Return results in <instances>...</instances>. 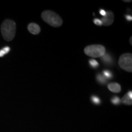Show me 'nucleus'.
<instances>
[{"mask_svg":"<svg viewBox=\"0 0 132 132\" xmlns=\"http://www.w3.org/2000/svg\"><path fill=\"white\" fill-rule=\"evenodd\" d=\"M114 20V16L113 13L111 11H108L106 12V14L105 16L102 18L101 21L102 24L105 26H110L113 24Z\"/></svg>","mask_w":132,"mask_h":132,"instance_id":"obj_5","label":"nucleus"},{"mask_svg":"<svg viewBox=\"0 0 132 132\" xmlns=\"http://www.w3.org/2000/svg\"><path fill=\"white\" fill-rule=\"evenodd\" d=\"M131 39H132V37H130V44H131V45H132V42H131Z\"/></svg>","mask_w":132,"mask_h":132,"instance_id":"obj_20","label":"nucleus"},{"mask_svg":"<svg viewBox=\"0 0 132 132\" xmlns=\"http://www.w3.org/2000/svg\"><path fill=\"white\" fill-rule=\"evenodd\" d=\"M127 94L128 95V97H129L131 99H132V92L131 91V90H130V91H128L127 92Z\"/></svg>","mask_w":132,"mask_h":132,"instance_id":"obj_19","label":"nucleus"},{"mask_svg":"<svg viewBox=\"0 0 132 132\" xmlns=\"http://www.w3.org/2000/svg\"><path fill=\"white\" fill-rule=\"evenodd\" d=\"M99 13H100V15H102L103 16H105L106 14V12L103 9H100V11H99Z\"/></svg>","mask_w":132,"mask_h":132,"instance_id":"obj_17","label":"nucleus"},{"mask_svg":"<svg viewBox=\"0 0 132 132\" xmlns=\"http://www.w3.org/2000/svg\"><path fill=\"white\" fill-rule=\"evenodd\" d=\"M108 89L114 93H119L121 91V86L117 82H111L108 85Z\"/></svg>","mask_w":132,"mask_h":132,"instance_id":"obj_7","label":"nucleus"},{"mask_svg":"<svg viewBox=\"0 0 132 132\" xmlns=\"http://www.w3.org/2000/svg\"><path fill=\"white\" fill-rule=\"evenodd\" d=\"M103 75L105 76V77L106 78H108V79H110L112 78V73L109 70H104L103 72Z\"/></svg>","mask_w":132,"mask_h":132,"instance_id":"obj_15","label":"nucleus"},{"mask_svg":"<svg viewBox=\"0 0 132 132\" xmlns=\"http://www.w3.org/2000/svg\"><path fill=\"white\" fill-rule=\"evenodd\" d=\"M124 1V2H131V0H128V1Z\"/></svg>","mask_w":132,"mask_h":132,"instance_id":"obj_21","label":"nucleus"},{"mask_svg":"<svg viewBox=\"0 0 132 132\" xmlns=\"http://www.w3.org/2000/svg\"><path fill=\"white\" fill-rule=\"evenodd\" d=\"M11 48L9 47H5L0 50V57H3L5 54H7L10 52Z\"/></svg>","mask_w":132,"mask_h":132,"instance_id":"obj_11","label":"nucleus"},{"mask_svg":"<svg viewBox=\"0 0 132 132\" xmlns=\"http://www.w3.org/2000/svg\"><path fill=\"white\" fill-rule=\"evenodd\" d=\"M91 100L93 103L96 104V105H99V104L101 103L100 99L98 97L96 96V95H92L91 97Z\"/></svg>","mask_w":132,"mask_h":132,"instance_id":"obj_13","label":"nucleus"},{"mask_svg":"<svg viewBox=\"0 0 132 132\" xmlns=\"http://www.w3.org/2000/svg\"><path fill=\"white\" fill-rule=\"evenodd\" d=\"M42 19L47 23L53 27H59L62 24V20L56 13L52 11H45L41 15Z\"/></svg>","mask_w":132,"mask_h":132,"instance_id":"obj_2","label":"nucleus"},{"mask_svg":"<svg viewBox=\"0 0 132 132\" xmlns=\"http://www.w3.org/2000/svg\"><path fill=\"white\" fill-rule=\"evenodd\" d=\"M125 19L127 20L128 21H131L132 20V16L130 15H125Z\"/></svg>","mask_w":132,"mask_h":132,"instance_id":"obj_18","label":"nucleus"},{"mask_svg":"<svg viewBox=\"0 0 132 132\" xmlns=\"http://www.w3.org/2000/svg\"><path fill=\"white\" fill-rule=\"evenodd\" d=\"M1 34L4 40L11 41L14 39L16 33V24L11 20H5L1 26Z\"/></svg>","mask_w":132,"mask_h":132,"instance_id":"obj_1","label":"nucleus"},{"mask_svg":"<svg viewBox=\"0 0 132 132\" xmlns=\"http://www.w3.org/2000/svg\"><path fill=\"white\" fill-rule=\"evenodd\" d=\"M97 80L100 82V84H102V85H104V84L106 83L107 82V78L105 77V76L103 75H102V74H98L97 75Z\"/></svg>","mask_w":132,"mask_h":132,"instance_id":"obj_10","label":"nucleus"},{"mask_svg":"<svg viewBox=\"0 0 132 132\" xmlns=\"http://www.w3.org/2000/svg\"><path fill=\"white\" fill-rule=\"evenodd\" d=\"M89 62L90 65L92 67H93V68H97L99 65V63L96 60H95V59H90Z\"/></svg>","mask_w":132,"mask_h":132,"instance_id":"obj_12","label":"nucleus"},{"mask_svg":"<svg viewBox=\"0 0 132 132\" xmlns=\"http://www.w3.org/2000/svg\"><path fill=\"white\" fill-rule=\"evenodd\" d=\"M94 24H96V25H98V26H102V24H102L101 20H100L98 19H94Z\"/></svg>","mask_w":132,"mask_h":132,"instance_id":"obj_16","label":"nucleus"},{"mask_svg":"<svg viewBox=\"0 0 132 132\" xmlns=\"http://www.w3.org/2000/svg\"><path fill=\"white\" fill-rule=\"evenodd\" d=\"M28 29L31 34H34V35H37L39 34L40 32V28L37 24L34 23H31L28 26Z\"/></svg>","mask_w":132,"mask_h":132,"instance_id":"obj_6","label":"nucleus"},{"mask_svg":"<svg viewBox=\"0 0 132 132\" xmlns=\"http://www.w3.org/2000/svg\"><path fill=\"white\" fill-rule=\"evenodd\" d=\"M111 101L113 104H114V105H119V104L120 103V98H119L118 96H114L113 98L111 99Z\"/></svg>","mask_w":132,"mask_h":132,"instance_id":"obj_14","label":"nucleus"},{"mask_svg":"<svg viewBox=\"0 0 132 132\" xmlns=\"http://www.w3.org/2000/svg\"><path fill=\"white\" fill-rule=\"evenodd\" d=\"M120 102H122L123 104H125V105H131L132 104L131 99L128 97L127 93L126 94L122 97V100H120Z\"/></svg>","mask_w":132,"mask_h":132,"instance_id":"obj_8","label":"nucleus"},{"mask_svg":"<svg viewBox=\"0 0 132 132\" xmlns=\"http://www.w3.org/2000/svg\"><path fill=\"white\" fill-rule=\"evenodd\" d=\"M84 52L88 56L99 57H102L106 53V49L101 45H91L86 47Z\"/></svg>","mask_w":132,"mask_h":132,"instance_id":"obj_3","label":"nucleus"},{"mask_svg":"<svg viewBox=\"0 0 132 132\" xmlns=\"http://www.w3.org/2000/svg\"><path fill=\"white\" fill-rule=\"evenodd\" d=\"M119 65L123 70L128 72H132V54L125 53L122 54L119 59Z\"/></svg>","mask_w":132,"mask_h":132,"instance_id":"obj_4","label":"nucleus"},{"mask_svg":"<svg viewBox=\"0 0 132 132\" xmlns=\"http://www.w3.org/2000/svg\"><path fill=\"white\" fill-rule=\"evenodd\" d=\"M102 61L104 62V63L108 64H110L112 61H113L111 56L109 55V54H106V53L104 54L103 56L102 57Z\"/></svg>","mask_w":132,"mask_h":132,"instance_id":"obj_9","label":"nucleus"}]
</instances>
